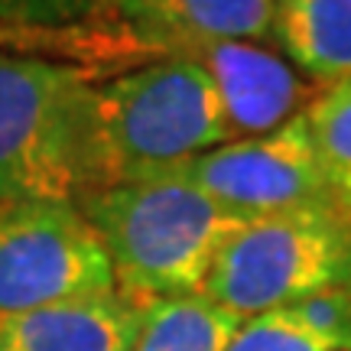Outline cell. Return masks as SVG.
<instances>
[{"label":"cell","instance_id":"obj_1","mask_svg":"<svg viewBox=\"0 0 351 351\" xmlns=\"http://www.w3.org/2000/svg\"><path fill=\"white\" fill-rule=\"evenodd\" d=\"M95 78L43 56L0 52V205L82 202L104 189Z\"/></svg>","mask_w":351,"mask_h":351},{"label":"cell","instance_id":"obj_2","mask_svg":"<svg viewBox=\"0 0 351 351\" xmlns=\"http://www.w3.org/2000/svg\"><path fill=\"white\" fill-rule=\"evenodd\" d=\"M130 300L202 293L225 241L244 221L169 173L121 179L78 202Z\"/></svg>","mask_w":351,"mask_h":351},{"label":"cell","instance_id":"obj_3","mask_svg":"<svg viewBox=\"0 0 351 351\" xmlns=\"http://www.w3.org/2000/svg\"><path fill=\"white\" fill-rule=\"evenodd\" d=\"M95 134L104 186L160 173L234 140L212 75L192 59H163L98 82Z\"/></svg>","mask_w":351,"mask_h":351},{"label":"cell","instance_id":"obj_4","mask_svg":"<svg viewBox=\"0 0 351 351\" xmlns=\"http://www.w3.org/2000/svg\"><path fill=\"white\" fill-rule=\"evenodd\" d=\"M332 289H351V215L309 208L244 221L218 251L202 296L251 319Z\"/></svg>","mask_w":351,"mask_h":351},{"label":"cell","instance_id":"obj_5","mask_svg":"<svg viewBox=\"0 0 351 351\" xmlns=\"http://www.w3.org/2000/svg\"><path fill=\"white\" fill-rule=\"evenodd\" d=\"M111 289V257L75 202L0 205V315Z\"/></svg>","mask_w":351,"mask_h":351},{"label":"cell","instance_id":"obj_6","mask_svg":"<svg viewBox=\"0 0 351 351\" xmlns=\"http://www.w3.org/2000/svg\"><path fill=\"white\" fill-rule=\"evenodd\" d=\"M160 173L192 182L241 221L309 208H341L322 169L306 114L263 137L231 140Z\"/></svg>","mask_w":351,"mask_h":351},{"label":"cell","instance_id":"obj_7","mask_svg":"<svg viewBox=\"0 0 351 351\" xmlns=\"http://www.w3.org/2000/svg\"><path fill=\"white\" fill-rule=\"evenodd\" d=\"M179 59L199 62L225 101L234 140L263 137L306 114L322 88L306 82L287 56L247 39H212Z\"/></svg>","mask_w":351,"mask_h":351},{"label":"cell","instance_id":"obj_8","mask_svg":"<svg viewBox=\"0 0 351 351\" xmlns=\"http://www.w3.org/2000/svg\"><path fill=\"white\" fill-rule=\"evenodd\" d=\"M143 302L121 289L0 315V351H130Z\"/></svg>","mask_w":351,"mask_h":351},{"label":"cell","instance_id":"obj_9","mask_svg":"<svg viewBox=\"0 0 351 351\" xmlns=\"http://www.w3.org/2000/svg\"><path fill=\"white\" fill-rule=\"evenodd\" d=\"M274 43L322 91L351 82V0H276Z\"/></svg>","mask_w":351,"mask_h":351},{"label":"cell","instance_id":"obj_10","mask_svg":"<svg viewBox=\"0 0 351 351\" xmlns=\"http://www.w3.org/2000/svg\"><path fill=\"white\" fill-rule=\"evenodd\" d=\"M225 351H351V289L251 315Z\"/></svg>","mask_w":351,"mask_h":351},{"label":"cell","instance_id":"obj_11","mask_svg":"<svg viewBox=\"0 0 351 351\" xmlns=\"http://www.w3.org/2000/svg\"><path fill=\"white\" fill-rule=\"evenodd\" d=\"M241 322V315L202 293L147 300L130 351H225Z\"/></svg>","mask_w":351,"mask_h":351},{"label":"cell","instance_id":"obj_12","mask_svg":"<svg viewBox=\"0 0 351 351\" xmlns=\"http://www.w3.org/2000/svg\"><path fill=\"white\" fill-rule=\"evenodd\" d=\"M306 124L341 208H351V82L319 91L306 108Z\"/></svg>","mask_w":351,"mask_h":351},{"label":"cell","instance_id":"obj_13","mask_svg":"<svg viewBox=\"0 0 351 351\" xmlns=\"http://www.w3.org/2000/svg\"><path fill=\"white\" fill-rule=\"evenodd\" d=\"M108 0H0V26L49 33L88 20Z\"/></svg>","mask_w":351,"mask_h":351},{"label":"cell","instance_id":"obj_14","mask_svg":"<svg viewBox=\"0 0 351 351\" xmlns=\"http://www.w3.org/2000/svg\"><path fill=\"white\" fill-rule=\"evenodd\" d=\"M10 46H13V29H7V26H0V52H3V49L10 52Z\"/></svg>","mask_w":351,"mask_h":351},{"label":"cell","instance_id":"obj_15","mask_svg":"<svg viewBox=\"0 0 351 351\" xmlns=\"http://www.w3.org/2000/svg\"><path fill=\"white\" fill-rule=\"evenodd\" d=\"M345 212H348V215H351V208H345Z\"/></svg>","mask_w":351,"mask_h":351}]
</instances>
